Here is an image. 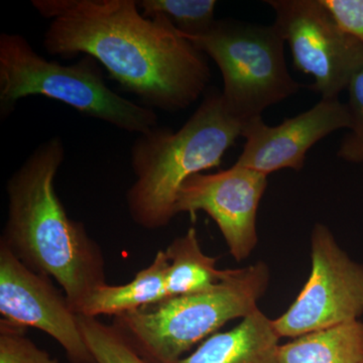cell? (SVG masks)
Returning <instances> with one entry per match:
<instances>
[{
    "label": "cell",
    "instance_id": "cell-8",
    "mask_svg": "<svg viewBox=\"0 0 363 363\" xmlns=\"http://www.w3.org/2000/svg\"><path fill=\"white\" fill-rule=\"evenodd\" d=\"M312 269L293 305L272 320L279 337L357 321L363 314V266L341 250L333 234L317 223L311 236Z\"/></svg>",
    "mask_w": 363,
    "mask_h": 363
},
{
    "label": "cell",
    "instance_id": "cell-9",
    "mask_svg": "<svg viewBox=\"0 0 363 363\" xmlns=\"http://www.w3.org/2000/svg\"><path fill=\"white\" fill-rule=\"evenodd\" d=\"M267 187V176L238 164L214 174H195L179 191L176 214L206 212L231 255L241 262L257 247V210Z\"/></svg>",
    "mask_w": 363,
    "mask_h": 363
},
{
    "label": "cell",
    "instance_id": "cell-2",
    "mask_svg": "<svg viewBox=\"0 0 363 363\" xmlns=\"http://www.w3.org/2000/svg\"><path fill=\"white\" fill-rule=\"evenodd\" d=\"M65 159L59 136L39 145L6 184L9 210L0 243L28 269L55 279L79 314L106 285L102 248L82 222L69 217L55 179Z\"/></svg>",
    "mask_w": 363,
    "mask_h": 363
},
{
    "label": "cell",
    "instance_id": "cell-16",
    "mask_svg": "<svg viewBox=\"0 0 363 363\" xmlns=\"http://www.w3.org/2000/svg\"><path fill=\"white\" fill-rule=\"evenodd\" d=\"M140 13L152 18L164 16L184 38L206 33L215 21V0H140Z\"/></svg>",
    "mask_w": 363,
    "mask_h": 363
},
{
    "label": "cell",
    "instance_id": "cell-17",
    "mask_svg": "<svg viewBox=\"0 0 363 363\" xmlns=\"http://www.w3.org/2000/svg\"><path fill=\"white\" fill-rule=\"evenodd\" d=\"M78 322L95 363H150L114 325L82 315Z\"/></svg>",
    "mask_w": 363,
    "mask_h": 363
},
{
    "label": "cell",
    "instance_id": "cell-4",
    "mask_svg": "<svg viewBox=\"0 0 363 363\" xmlns=\"http://www.w3.org/2000/svg\"><path fill=\"white\" fill-rule=\"evenodd\" d=\"M99 65L87 55L71 65L49 61L23 35L1 33L0 117L11 116L23 98L45 96L130 133L145 135L157 128L156 111L111 90Z\"/></svg>",
    "mask_w": 363,
    "mask_h": 363
},
{
    "label": "cell",
    "instance_id": "cell-15",
    "mask_svg": "<svg viewBox=\"0 0 363 363\" xmlns=\"http://www.w3.org/2000/svg\"><path fill=\"white\" fill-rule=\"evenodd\" d=\"M164 252L169 259L168 298L210 290L220 283L229 272L217 269L216 257L203 252L197 231L193 227L172 241Z\"/></svg>",
    "mask_w": 363,
    "mask_h": 363
},
{
    "label": "cell",
    "instance_id": "cell-10",
    "mask_svg": "<svg viewBox=\"0 0 363 363\" xmlns=\"http://www.w3.org/2000/svg\"><path fill=\"white\" fill-rule=\"evenodd\" d=\"M0 314L54 338L71 363H95L86 344L78 314L51 279L28 269L0 243Z\"/></svg>",
    "mask_w": 363,
    "mask_h": 363
},
{
    "label": "cell",
    "instance_id": "cell-5",
    "mask_svg": "<svg viewBox=\"0 0 363 363\" xmlns=\"http://www.w3.org/2000/svg\"><path fill=\"white\" fill-rule=\"evenodd\" d=\"M264 262L229 269L210 290L167 298L152 308L114 317L113 325L150 363H176L227 322L259 309L269 286Z\"/></svg>",
    "mask_w": 363,
    "mask_h": 363
},
{
    "label": "cell",
    "instance_id": "cell-6",
    "mask_svg": "<svg viewBox=\"0 0 363 363\" xmlns=\"http://www.w3.org/2000/svg\"><path fill=\"white\" fill-rule=\"evenodd\" d=\"M221 72L227 111L242 123L298 92L286 67L285 40L278 28L247 21L216 20L204 35L186 38Z\"/></svg>",
    "mask_w": 363,
    "mask_h": 363
},
{
    "label": "cell",
    "instance_id": "cell-7",
    "mask_svg": "<svg viewBox=\"0 0 363 363\" xmlns=\"http://www.w3.org/2000/svg\"><path fill=\"white\" fill-rule=\"evenodd\" d=\"M295 68L312 76L321 99H338L363 68V43L339 28L321 0H266Z\"/></svg>",
    "mask_w": 363,
    "mask_h": 363
},
{
    "label": "cell",
    "instance_id": "cell-19",
    "mask_svg": "<svg viewBox=\"0 0 363 363\" xmlns=\"http://www.w3.org/2000/svg\"><path fill=\"white\" fill-rule=\"evenodd\" d=\"M348 113L350 125L337 152L339 159L354 164H363V68L348 85Z\"/></svg>",
    "mask_w": 363,
    "mask_h": 363
},
{
    "label": "cell",
    "instance_id": "cell-20",
    "mask_svg": "<svg viewBox=\"0 0 363 363\" xmlns=\"http://www.w3.org/2000/svg\"><path fill=\"white\" fill-rule=\"evenodd\" d=\"M339 28L363 43V0H321Z\"/></svg>",
    "mask_w": 363,
    "mask_h": 363
},
{
    "label": "cell",
    "instance_id": "cell-13",
    "mask_svg": "<svg viewBox=\"0 0 363 363\" xmlns=\"http://www.w3.org/2000/svg\"><path fill=\"white\" fill-rule=\"evenodd\" d=\"M169 259L164 250L157 252L152 264L124 285L100 286L91 294L78 315L94 317L145 309L168 298L167 274Z\"/></svg>",
    "mask_w": 363,
    "mask_h": 363
},
{
    "label": "cell",
    "instance_id": "cell-1",
    "mask_svg": "<svg viewBox=\"0 0 363 363\" xmlns=\"http://www.w3.org/2000/svg\"><path fill=\"white\" fill-rule=\"evenodd\" d=\"M32 6L49 21L45 51L92 57L149 108L185 111L209 88L206 55L164 16L145 18L135 0H33Z\"/></svg>",
    "mask_w": 363,
    "mask_h": 363
},
{
    "label": "cell",
    "instance_id": "cell-18",
    "mask_svg": "<svg viewBox=\"0 0 363 363\" xmlns=\"http://www.w3.org/2000/svg\"><path fill=\"white\" fill-rule=\"evenodd\" d=\"M26 333V327L4 318L0 320V363H59Z\"/></svg>",
    "mask_w": 363,
    "mask_h": 363
},
{
    "label": "cell",
    "instance_id": "cell-3",
    "mask_svg": "<svg viewBox=\"0 0 363 363\" xmlns=\"http://www.w3.org/2000/svg\"><path fill=\"white\" fill-rule=\"evenodd\" d=\"M242 128L227 111L220 91L211 87L180 130L157 125L138 135L130 150L135 182L126 193L135 223L150 230L168 225L177 215L182 185L191 176L218 167Z\"/></svg>",
    "mask_w": 363,
    "mask_h": 363
},
{
    "label": "cell",
    "instance_id": "cell-14",
    "mask_svg": "<svg viewBox=\"0 0 363 363\" xmlns=\"http://www.w3.org/2000/svg\"><path fill=\"white\" fill-rule=\"evenodd\" d=\"M279 363H363L359 320L298 336L279 345Z\"/></svg>",
    "mask_w": 363,
    "mask_h": 363
},
{
    "label": "cell",
    "instance_id": "cell-11",
    "mask_svg": "<svg viewBox=\"0 0 363 363\" xmlns=\"http://www.w3.org/2000/svg\"><path fill=\"white\" fill-rule=\"evenodd\" d=\"M347 106L339 99H321L309 111L271 126L262 116L243 123L245 138L235 164L269 176L283 169L301 171L307 152L334 131L350 128Z\"/></svg>",
    "mask_w": 363,
    "mask_h": 363
},
{
    "label": "cell",
    "instance_id": "cell-12",
    "mask_svg": "<svg viewBox=\"0 0 363 363\" xmlns=\"http://www.w3.org/2000/svg\"><path fill=\"white\" fill-rule=\"evenodd\" d=\"M279 338L272 320L257 309L176 363H279Z\"/></svg>",
    "mask_w": 363,
    "mask_h": 363
}]
</instances>
